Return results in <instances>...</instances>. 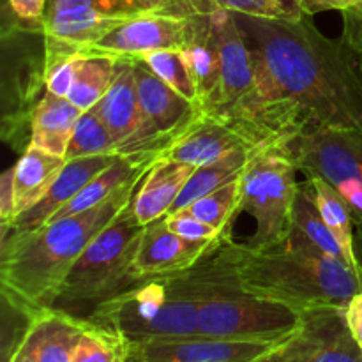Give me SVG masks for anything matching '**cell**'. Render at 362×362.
Masks as SVG:
<instances>
[{"label":"cell","mask_w":362,"mask_h":362,"mask_svg":"<svg viewBox=\"0 0 362 362\" xmlns=\"http://www.w3.org/2000/svg\"><path fill=\"white\" fill-rule=\"evenodd\" d=\"M257 69L269 126L292 141L311 127L362 133V62L343 37L332 39L299 18L237 14Z\"/></svg>","instance_id":"6da1fadb"},{"label":"cell","mask_w":362,"mask_h":362,"mask_svg":"<svg viewBox=\"0 0 362 362\" xmlns=\"http://www.w3.org/2000/svg\"><path fill=\"white\" fill-rule=\"evenodd\" d=\"M144 175L88 211L64 216L37 228L11 230L2 237L0 292L25 318L53 308L60 286L88 244L133 202Z\"/></svg>","instance_id":"7a4b0ae2"},{"label":"cell","mask_w":362,"mask_h":362,"mask_svg":"<svg viewBox=\"0 0 362 362\" xmlns=\"http://www.w3.org/2000/svg\"><path fill=\"white\" fill-rule=\"evenodd\" d=\"M225 247L244 288L300 313L345 308L362 292L359 272L292 233L278 246L257 250L230 240Z\"/></svg>","instance_id":"3957f363"},{"label":"cell","mask_w":362,"mask_h":362,"mask_svg":"<svg viewBox=\"0 0 362 362\" xmlns=\"http://www.w3.org/2000/svg\"><path fill=\"white\" fill-rule=\"evenodd\" d=\"M200 290L198 336L237 341H272L297 334L304 313L257 296L240 285L226 247L193 267Z\"/></svg>","instance_id":"277c9868"},{"label":"cell","mask_w":362,"mask_h":362,"mask_svg":"<svg viewBox=\"0 0 362 362\" xmlns=\"http://www.w3.org/2000/svg\"><path fill=\"white\" fill-rule=\"evenodd\" d=\"M200 290L193 267L141 278L95 304L88 320L119 332L131 345L198 336Z\"/></svg>","instance_id":"5b68a950"},{"label":"cell","mask_w":362,"mask_h":362,"mask_svg":"<svg viewBox=\"0 0 362 362\" xmlns=\"http://www.w3.org/2000/svg\"><path fill=\"white\" fill-rule=\"evenodd\" d=\"M297 172L288 141H274L251 151L240 175V212L257 223L247 246L271 247L288 239L300 186Z\"/></svg>","instance_id":"8992f818"},{"label":"cell","mask_w":362,"mask_h":362,"mask_svg":"<svg viewBox=\"0 0 362 362\" xmlns=\"http://www.w3.org/2000/svg\"><path fill=\"white\" fill-rule=\"evenodd\" d=\"M144 225L131 204L92 240L60 286L57 303H101L138 281L134 258Z\"/></svg>","instance_id":"52a82bcc"},{"label":"cell","mask_w":362,"mask_h":362,"mask_svg":"<svg viewBox=\"0 0 362 362\" xmlns=\"http://www.w3.org/2000/svg\"><path fill=\"white\" fill-rule=\"evenodd\" d=\"M141 11L134 0H48L41 35L45 62L81 49L108 35Z\"/></svg>","instance_id":"ba28073f"},{"label":"cell","mask_w":362,"mask_h":362,"mask_svg":"<svg viewBox=\"0 0 362 362\" xmlns=\"http://www.w3.org/2000/svg\"><path fill=\"white\" fill-rule=\"evenodd\" d=\"M134 73L140 101V120L134 133L117 147V154L158 159V156L193 122L202 110L177 94L136 59Z\"/></svg>","instance_id":"9c48e42d"},{"label":"cell","mask_w":362,"mask_h":362,"mask_svg":"<svg viewBox=\"0 0 362 362\" xmlns=\"http://www.w3.org/2000/svg\"><path fill=\"white\" fill-rule=\"evenodd\" d=\"M211 21L219 53V88L214 105L209 110L255 120L276 133L265 120L264 106L258 95L253 53L237 14L218 11L211 14Z\"/></svg>","instance_id":"30bf717a"},{"label":"cell","mask_w":362,"mask_h":362,"mask_svg":"<svg viewBox=\"0 0 362 362\" xmlns=\"http://www.w3.org/2000/svg\"><path fill=\"white\" fill-rule=\"evenodd\" d=\"M274 141L286 140L255 120L204 110L198 112L193 122L158 156V159L197 168L235 151L251 152Z\"/></svg>","instance_id":"8fae6325"},{"label":"cell","mask_w":362,"mask_h":362,"mask_svg":"<svg viewBox=\"0 0 362 362\" xmlns=\"http://www.w3.org/2000/svg\"><path fill=\"white\" fill-rule=\"evenodd\" d=\"M288 147L306 179H322L334 187L362 165L361 131L311 127L297 134Z\"/></svg>","instance_id":"7c38bea8"},{"label":"cell","mask_w":362,"mask_h":362,"mask_svg":"<svg viewBox=\"0 0 362 362\" xmlns=\"http://www.w3.org/2000/svg\"><path fill=\"white\" fill-rule=\"evenodd\" d=\"M193 18L148 11L113 28L108 35L81 49L80 57L106 55L113 59H138L156 49H184L191 35Z\"/></svg>","instance_id":"4fadbf2b"},{"label":"cell","mask_w":362,"mask_h":362,"mask_svg":"<svg viewBox=\"0 0 362 362\" xmlns=\"http://www.w3.org/2000/svg\"><path fill=\"white\" fill-rule=\"evenodd\" d=\"M293 336L272 341H237L191 336L141 343L131 345V362H260L281 349Z\"/></svg>","instance_id":"5bb4252c"},{"label":"cell","mask_w":362,"mask_h":362,"mask_svg":"<svg viewBox=\"0 0 362 362\" xmlns=\"http://www.w3.org/2000/svg\"><path fill=\"white\" fill-rule=\"evenodd\" d=\"M90 325L59 308H46L27 317V325L4 362H73L74 352Z\"/></svg>","instance_id":"9a60e30c"},{"label":"cell","mask_w":362,"mask_h":362,"mask_svg":"<svg viewBox=\"0 0 362 362\" xmlns=\"http://www.w3.org/2000/svg\"><path fill=\"white\" fill-rule=\"evenodd\" d=\"M221 246V243L182 239L168 228L165 218H159L144 226L134 258V276L141 279L187 271Z\"/></svg>","instance_id":"2e32d148"},{"label":"cell","mask_w":362,"mask_h":362,"mask_svg":"<svg viewBox=\"0 0 362 362\" xmlns=\"http://www.w3.org/2000/svg\"><path fill=\"white\" fill-rule=\"evenodd\" d=\"M119 154H105V156H88V158H78L66 161V166L60 172L59 179L53 182L48 193L45 194L39 204L25 211L16 218L11 230H30L52 221L98 173L108 168ZM9 230V232H11ZM6 237V235H4Z\"/></svg>","instance_id":"e0dca14e"},{"label":"cell","mask_w":362,"mask_h":362,"mask_svg":"<svg viewBox=\"0 0 362 362\" xmlns=\"http://www.w3.org/2000/svg\"><path fill=\"white\" fill-rule=\"evenodd\" d=\"M303 334L308 341V362H362V349L350 334L345 308L304 313Z\"/></svg>","instance_id":"ac0fdd59"},{"label":"cell","mask_w":362,"mask_h":362,"mask_svg":"<svg viewBox=\"0 0 362 362\" xmlns=\"http://www.w3.org/2000/svg\"><path fill=\"white\" fill-rule=\"evenodd\" d=\"M193 172L194 166L156 159L141 179L131 202V209L138 223L145 226L156 219L165 218L172 211L173 204Z\"/></svg>","instance_id":"d6986e66"},{"label":"cell","mask_w":362,"mask_h":362,"mask_svg":"<svg viewBox=\"0 0 362 362\" xmlns=\"http://www.w3.org/2000/svg\"><path fill=\"white\" fill-rule=\"evenodd\" d=\"M193 18L191 35L184 49L182 59L193 78L200 110H209L216 101L219 88V53L216 42L211 14H198Z\"/></svg>","instance_id":"ffe728a7"},{"label":"cell","mask_w":362,"mask_h":362,"mask_svg":"<svg viewBox=\"0 0 362 362\" xmlns=\"http://www.w3.org/2000/svg\"><path fill=\"white\" fill-rule=\"evenodd\" d=\"M94 108L98 110L103 122L106 124L113 140L117 141V147L134 133L140 120L134 59H129V57L117 59L115 78Z\"/></svg>","instance_id":"44dd1931"},{"label":"cell","mask_w":362,"mask_h":362,"mask_svg":"<svg viewBox=\"0 0 362 362\" xmlns=\"http://www.w3.org/2000/svg\"><path fill=\"white\" fill-rule=\"evenodd\" d=\"M81 113L83 110L67 98L46 92L32 110L28 145L66 159L67 147Z\"/></svg>","instance_id":"7402d4cb"},{"label":"cell","mask_w":362,"mask_h":362,"mask_svg":"<svg viewBox=\"0 0 362 362\" xmlns=\"http://www.w3.org/2000/svg\"><path fill=\"white\" fill-rule=\"evenodd\" d=\"M66 159L28 145L14 165V197L16 218L45 198L59 179Z\"/></svg>","instance_id":"603a6c76"},{"label":"cell","mask_w":362,"mask_h":362,"mask_svg":"<svg viewBox=\"0 0 362 362\" xmlns=\"http://www.w3.org/2000/svg\"><path fill=\"white\" fill-rule=\"evenodd\" d=\"M159 11L182 16L212 14L218 11L258 18L304 16L296 0H163Z\"/></svg>","instance_id":"cb8c5ba5"},{"label":"cell","mask_w":362,"mask_h":362,"mask_svg":"<svg viewBox=\"0 0 362 362\" xmlns=\"http://www.w3.org/2000/svg\"><path fill=\"white\" fill-rule=\"evenodd\" d=\"M311 186V193H313L317 207L320 211L322 218H324L325 225L329 226L331 233L338 244L341 246L343 253H345L346 262L354 271H357L362 276V262L357 255L356 240H354V223L352 216H350L349 207L339 197L334 186L322 179H306Z\"/></svg>","instance_id":"d4e9b609"},{"label":"cell","mask_w":362,"mask_h":362,"mask_svg":"<svg viewBox=\"0 0 362 362\" xmlns=\"http://www.w3.org/2000/svg\"><path fill=\"white\" fill-rule=\"evenodd\" d=\"M250 154L251 152L247 151H235L232 154L225 156V158L216 159V161L207 163V165L197 166L168 214L180 211V209H186L197 198L205 197V194L239 179Z\"/></svg>","instance_id":"484cf974"},{"label":"cell","mask_w":362,"mask_h":362,"mask_svg":"<svg viewBox=\"0 0 362 362\" xmlns=\"http://www.w3.org/2000/svg\"><path fill=\"white\" fill-rule=\"evenodd\" d=\"M290 233L299 237V239L306 240V243H310L311 246L320 250L322 253L346 262V257L345 253H343L341 246H339L338 240L334 239V235L331 233L329 226L325 225L320 211H318L317 202H315L313 193H311V186L308 180L300 182L299 186L296 205H293L292 230H290ZM346 264H349V262H346Z\"/></svg>","instance_id":"4316f807"},{"label":"cell","mask_w":362,"mask_h":362,"mask_svg":"<svg viewBox=\"0 0 362 362\" xmlns=\"http://www.w3.org/2000/svg\"><path fill=\"white\" fill-rule=\"evenodd\" d=\"M117 59L106 55H85L78 59L76 74L67 99L80 110L94 108L115 78Z\"/></svg>","instance_id":"83f0119b"},{"label":"cell","mask_w":362,"mask_h":362,"mask_svg":"<svg viewBox=\"0 0 362 362\" xmlns=\"http://www.w3.org/2000/svg\"><path fill=\"white\" fill-rule=\"evenodd\" d=\"M243 175V173H240ZM191 214L202 221L225 233L228 239L232 237L233 223L240 214V177L205 197L197 198L186 207Z\"/></svg>","instance_id":"f1b7e54d"},{"label":"cell","mask_w":362,"mask_h":362,"mask_svg":"<svg viewBox=\"0 0 362 362\" xmlns=\"http://www.w3.org/2000/svg\"><path fill=\"white\" fill-rule=\"evenodd\" d=\"M117 141L95 108L87 110L78 119L73 138L67 147L66 161L88 156L117 154Z\"/></svg>","instance_id":"f546056e"},{"label":"cell","mask_w":362,"mask_h":362,"mask_svg":"<svg viewBox=\"0 0 362 362\" xmlns=\"http://www.w3.org/2000/svg\"><path fill=\"white\" fill-rule=\"evenodd\" d=\"M73 362H131V343L119 332L90 322L78 343Z\"/></svg>","instance_id":"4dcf8cb0"},{"label":"cell","mask_w":362,"mask_h":362,"mask_svg":"<svg viewBox=\"0 0 362 362\" xmlns=\"http://www.w3.org/2000/svg\"><path fill=\"white\" fill-rule=\"evenodd\" d=\"M136 60L145 64L156 76L161 78L177 94L186 98L187 101L193 103L200 110L197 88H194L193 78H191L189 69L184 62L180 49H156V52L144 53Z\"/></svg>","instance_id":"1f68e13d"},{"label":"cell","mask_w":362,"mask_h":362,"mask_svg":"<svg viewBox=\"0 0 362 362\" xmlns=\"http://www.w3.org/2000/svg\"><path fill=\"white\" fill-rule=\"evenodd\" d=\"M165 221L168 225V228L172 232H175L177 235H180L182 239L193 240V243H230L228 237L223 232H219L218 228L211 226L209 223L202 221L197 216L191 214L186 209H180V211L172 212V214L165 216Z\"/></svg>","instance_id":"d6a6232c"},{"label":"cell","mask_w":362,"mask_h":362,"mask_svg":"<svg viewBox=\"0 0 362 362\" xmlns=\"http://www.w3.org/2000/svg\"><path fill=\"white\" fill-rule=\"evenodd\" d=\"M80 55H67L59 57L45 62L42 66V81L46 85V92L67 98L73 87L74 74H76V66Z\"/></svg>","instance_id":"836d02e7"},{"label":"cell","mask_w":362,"mask_h":362,"mask_svg":"<svg viewBox=\"0 0 362 362\" xmlns=\"http://www.w3.org/2000/svg\"><path fill=\"white\" fill-rule=\"evenodd\" d=\"M46 7H48V0H4V14L9 11L11 16L16 18L21 23H27L39 34H41L42 21L46 16Z\"/></svg>","instance_id":"e575fe53"},{"label":"cell","mask_w":362,"mask_h":362,"mask_svg":"<svg viewBox=\"0 0 362 362\" xmlns=\"http://www.w3.org/2000/svg\"><path fill=\"white\" fill-rule=\"evenodd\" d=\"M16 221V197H14V166L0 175V223L2 237L7 235Z\"/></svg>","instance_id":"d590c367"},{"label":"cell","mask_w":362,"mask_h":362,"mask_svg":"<svg viewBox=\"0 0 362 362\" xmlns=\"http://www.w3.org/2000/svg\"><path fill=\"white\" fill-rule=\"evenodd\" d=\"M260 362H308V341L303 334V327L281 349L272 352Z\"/></svg>","instance_id":"8d00e7d4"},{"label":"cell","mask_w":362,"mask_h":362,"mask_svg":"<svg viewBox=\"0 0 362 362\" xmlns=\"http://www.w3.org/2000/svg\"><path fill=\"white\" fill-rule=\"evenodd\" d=\"M341 14L343 21H345L341 37L352 46L354 52L359 55L362 62V6L354 7V9L345 11V13Z\"/></svg>","instance_id":"74e56055"},{"label":"cell","mask_w":362,"mask_h":362,"mask_svg":"<svg viewBox=\"0 0 362 362\" xmlns=\"http://www.w3.org/2000/svg\"><path fill=\"white\" fill-rule=\"evenodd\" d=\"M297 6L303 9L304 14H313L324 13V11H345L354 9V7L362 6V0H296Z\"/></svg>","instance_id":"f35d334b"},{"label":"cell","mask_w":362,"mask_h":362,"mask_svg":"<svg viewBox=\"0 0 362 362\" xmlns=\"http://www.w3.org/2000/svg\"><path fill=\"white\" fill-rule=\"evenodd\" d=\"M345 320L350 334L362 349V292L356 293L345 306Z\"/></svg>","instance_id":"ab89813d"},{"label":"cell","mask_w":362,"mask_h":362,"mask_svg":"<svg viewBox=\"0 0 362 362\" xmlns=\"http://www.w3.org/2000/svg\"><path fill=\"white\" fill-rule=\"evenodd\" d=\"M141 11H159L163 0H134Z\"/></svg>","instance_id":"60d3db41"}]
</instances>
